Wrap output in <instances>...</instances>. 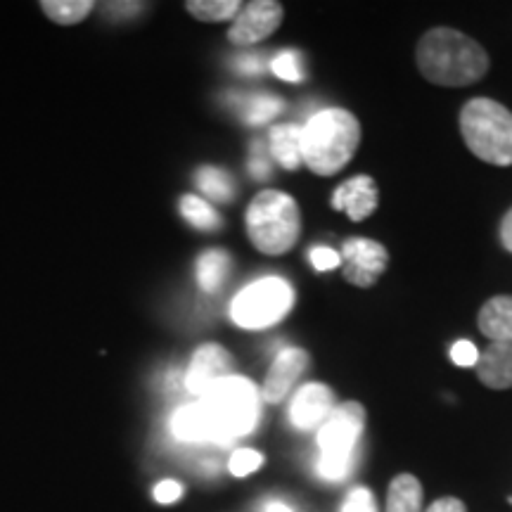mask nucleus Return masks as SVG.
I'll use <instances>...</instances> for the list:
<instances>
[{"instance_id": "1", "label": "nucleus", "mask_w": 512, "mask_h": 512, "mask_svg": "<svg viewBox=\"0 0 512 512\" xmlns=\"http://www.w3.org/2000/svg\"><path fill=\"white\" fill-rule=\"evenodd\" d=\"M420 74L434 86L465 88L489 72V55L475 38L451 27L430 29L415 48Z\"/></svg>"}, {"instance_id": "2", "label": "nucleus", "mask_w": 512, "mask_h": 512, "mask_svg": "<svg viewBox=\"0 0 512 512\" xmlns=\"http://www.w3.org/2000/svg\"><path fill=\"white\" fill-rule=\"evenodd\" d=\"M197 403L207 425L209 444H226L245 437L259 422V389L247 377L228 375L200 396Z\"/></svg>"}, {"instance_id": "3", "label": "nucleus", "mask_w": 512, "mask_h": 512, "mask_svg": "<svg viewBox=\"0 0 512 512\" xmlns=\"http://www.w3.org/2000/svg\"><path fill=\"white\" fill-rule=\"evenodd\" d=\"M361 145V124L339 107L320 110L304 126V164L318 176H335L351 162Z\"/></svg>"}, {"instance_id": "4", "label": "nucleus", "mask_w": 512, "mask_h": 512, "mask_svg": "<svg viewBox=\"0 0 512 512\" xmlns=\"http://www.w3.org/2000/svg\"><path fill=\"white\" fill-rule=\"evenodd\" d=\"M247 233L261 254L278 256L290 252L302 233V214L290 195L264 190L247 209Z\"/></svg>"}, {"instance_id": "5", "label": "nucleus", "mask_w": 512, "mask_h": 512, "mask_svg": "<svg viewBox=\"0 0 512 512\" xmlns=\"http://www.w3.org/2000/svg\"><path fill=\"white\" fill-rule=\"evenodd\" d=\"M460 133L475 157L486 164H512V112L489 98L470 100L460 112Z\"/></svg>"}, {"instance_id": "6", "label": "nucleus", "mask_w": 512, "mask_h": 512, "mask_svg": "<svg viewBox=\"0 0 512 512\" xmlns=\"http://www.w3.org/2000/svg\"><path fill=\"white\" fill-rule=\"evenodd\" d=\"M366 427V408L358 401H344L335 406L328 420L320 425L318 475L328 482H339L351 472L356 460V444Z\"/></svg>"}, {"instance_id": "7", "label": "nucleus", "mask_w": 512, "mask_h": 512, "mask_svg": "<svg viewBox=\"0 0 512 512\" xmlns=\"http://www.w3.org/2000/svg\"><path fill=\"white\" fill-rule=\"evenodd\" d=\"M294 292L283 278H261L247 285L230 304V318L247 330L271 328L292 309Z\"/></svg>"}, {"instance_id": "8", "label": "nucleus", "mask_w": 512, "mask_h": 512, "mask_svg": "<svg viewBox=\"0 0 512 512\" xmlns=\"http://www.w3.org/2000/svg\"><path fill=\"white\" fill-rule=\"evenodd\" d=\"M342 273L347 283L373 287L389 264L387 247L370 238H349L342 245Z\"/></svg>"}, {"instance_id": "9", "label": "nucleus", "mask_w": 512, "mask_h": 512, "mask_svg": "<svg viewBox=\"0 0 512 512\" xmlns=\"http://www.w3.org/2000/svg\"><path fill=\"white\" fill-rule=\"evenodd\" d=\"M285 10L280 3L273 0H256V3L245 5L235 17L233 27L228 31V41L233 46H254L273 34L283 22Z\"/></svg>"}, {"instance_id": "10", "label": "nucleus", "mask_w": 512, "mask_h": 512, "mask_svg": "<svg viewBox=\"0 0 512 512\" xmlns=\"http://www.w3.org/2000/svg\"><path fill=\"white\" fill-rule=\"evenodd\" d=\"M230 366H233V361H230L226 349L219 347V344H204L192 356L188 375H185V389L200 399L214 384L226 380L230 375Z\"/></svg>"}, {"instance_id": "11", "label": "nucleus", "mask_w": 512, "mask_h": 512, "mask_svg": "<svg viewBox=\"0 0 512 512\" xmlns=\"http://www.w3.org/2000/svg\"><path fill=\"white\" fill-rule=\"evenodd\" d=\"M335 394L328 384L311 382L299 389L290 406V422L297 430H316L335 411Z\"/></svg>"}, {"instance_id": "12", "label": "nucleus", "mask_w": 512, "mask_h": 512, "mask_svg": "<svg viewBox=\"0 0 512 512\" xmlns=\"http://www.w3.org/2000/svg\"><path fill=\"white\" fill-rule=\"evenodd\" d=\"M306 368H309V354H306V351L302 349L280 351L271 370H268L264 389H261L264 399L268 403L283 401L285 396L290 394L294 384H297L299 377L306 373Z\"/></svg>"}, {"instance_id": "13", "label": "nucleus", "mask_w": 512, "mask_h": 512, "mask_svg": "<svg viewBox=\"0 0 512 512\" xmlns=\"http://www.w3.org/2000/svg\"><path fill=\"white\" fill-rule=\"evenodd\" d=\"M380 204L375 181L370 176H354L347 183H342L332 195V209L347 211L351 221H363Z\"/></svg>"}, {"instance_id": "14", "label": "nucleus", "mask_w": 512, "mask_h": 512, "mask_svg": "<svg viewBox=\"0 0 512 512\" xmlns=\"http://www.w3.org/2000/svg\"><path fill=\"white\" fill-rule=\"evenodd\" d=\"M477 375L489 389L512 387V339L508 342H491L489 349L479 354Z\"/></svg>"}, {"instance_id": "15", "label": "nucleus", "mask_w": 512, "mask_h": 512, "mask_svg": "<svg viewBox=\"0 0 512 512\" xmlns=\"http://www.w3.org/2000/svg\"><path fill=\"white\" fill-rule=\"evenodd\" d=\"M479 332L491 342H508L512 339V297L489 299L477 316Z\"/></svg>"}, {"instance_id": "16", "label": "nucleus", "mask_w": 512, "mask_h": 512, "mask_svg": "<svg viewBox=\"0 0 512 512\" xmlns=\"http://www.w3.org/2000/svg\"><path fill=\"white\" fill-rule=\"evenodd\" d=\"M304 126L299 124H280L271 131V155L275 162L283 164L285 169H299L304 162Z\"/></svg>"}, {"instance_id": "17", "label": "nucleus", "mask_w": 512, "mask_h": 512, "mask_svg": "<svg viewBox=\"0 0 512 512\" xmlns=\"http://www.w3.org/2000/svg\"><path fill=\"white\" fill-rule=\"evenodd\" d=\"M387 512H422V484L413 475L392 479L387 494Z\"/></svg>"}, {"instance_id": "18", "label": "nucleus", "mask_w": 512, "mask_h": 512, "mask_svg": "<svg viewBox=\"0 0 512 512\" xmlns=\"http://www.w3.org/2000/svg\"><path fill=\"white\" fill-rule=\"evenodd\" d=\"M230 271V254L223 249L204 252L197 261V283L204 292H216Z\"/></svg>"}, {"instance_id": "19", "label": "nucleus", "mask_w": 512, "mask_h": 512, "mask_svg": "<svg viewBox=\"0 0 512 512\" xmlns=\"http://www.w3.org/2000/svg\"><path fill=\"white\" fill-rule=\"evenodd\" d=\"M197 185L209 200L214 202H230L235 195L233 178H230L223 169H216V166H202L197 171Z\"/></svg>"}, {"instance_id": "20", "label": "nucleus", "mask_w": 512, "mask_h": 512, "mask_svg": "<svg viewBox=\"0 0 512 512\" xmlns=\"http://www.w3.org/2000/svg\"><path fill=\"white\" fill-rule=\"evenodd\" d=\"M185 8H188L192 17L202 19V22H226V19L238 17L242 5L238 0H216V3H209V0H192Z\"/></svg>"}, {"instance_id": "21", "label": "nucleus", "mask_w": 512, "mask_h": 512, "mask_svg": "<svg viewBox=\"0 0 512 512\" xmlns=\"http://www.w3.org/2000/svg\"><path fill=\"white\" fill-rule=\"evenodd\" d=\"M41 8L57 24H76L91 12L93 3L91 0H46L41 3Z\"/></svg>"}, {"instance_id": "22", "label": "nucleus", "mask_w": 512, "mask_h": 512, "mask_svg": "<svg viewBox=\"0 0 512 512\" xmlns=\"http://www.w3.org/2000/svg\"><path fill=\"white\" fill-rule=\"evenodd\" d=\"M181 214L185 216V221L192 223L195 228L200 230H214L221 226L219 214L211 209V204H207L200 197L195 195H185L181 200Z\"/></svg>"}, {"instance_id": "23", "label": "nucleus", "mask_w": 512, "mask_h": 512, "mask_svg": "<svg viewBox=\"0 0 512 512\" xmlns=\"http://www.w3.org/2000/svg\"><path fill=\"white\" fill-rule=\"evenodd\" d=\"M283 107V100L273 98V95H252V98L245 100V119L254 126L268 124L283 112Z\"/></svg>"}, {"instance_id": "24", "label": "nucleus", "mask_w": 512, "mask_h": 512, "mask_svg": "<svg viewBox=\"0 0 512 512\" xmlns=\"http://www.w3.org/2000/svg\"><path fill=\"white\" fill-rule=\"evenodd\" d=\"M273 74L283 81H302L304 79V67H302V55L297 50H283L273 57L271 62Z\"/></svg>"}, {"instance_id": "25", "label": "nucleus", "mask_w": 512, "mask_h": 512, "mask_svg": "<svg viewBox=\"0 0 512 512\" xmlns=\"http://www.w3.org/2000/svg\"><path fill=\"white\" fill-rule=\"evenodd\" d=\"M261 465H264V456H261L259 451H252V448H240V451H235L228 463L230 472H233L235 477L252 475V472L259 470Z\"/></svg>"}, {"instance_id": "26", "label": "nucleus", "mask_w": 512, "mask_h": 512, "mask_svg": "<svg viewBox=\"0 0 512 512\" xmlns=\"http://www.w3.org/2000/svg\"><path fill=\"white\" fill-rule=\"evenodd\" d=\"M342 512H377L375 496L370 494L366 486H356L349 491L347 501L342 505Z\"/></svg>"}, {"instance_id": "27", "label": "nucleus", "mask_w": 512, "mask_h": 512, "mask_svg": "<svg viewBox=\"0 0 512 512\" xmlns=\"http://www.w3.org/2000/svg\"><path fill=\"white\" fill-rule=\"evenodd\" d=\"M479 354H482V351H479L472 342H467V339H460V342H456L451 347L453 363H456V366H463V368L477 366Z\"/></svg>"}, {"instance_id": "28", "label": "nucleus", "mask_w": 512, "mask_h": 512, "mask_svg": "<svg viewBox=\"0 0 512 512\" xmlns=\"http://www.w3.org/2000/svg\"><path fill=\"white\" fill-rule=\"evenodd\" d=\"M309 256H311V264L316 271H332V268H337L339 264H342L339 254L330 247H313Z\"/></svg>"}, {"instance_id": "29", "label": "nucleus", "mask_w": 512, "mask_h": 512, "mask_svg": "<svg viewBox=\"0 0 512 512\" xmlns=\"http://www.w3.org/2000/svg\"><path fill=\"white\" fill-rule=\"evenodd\" d=\"M249 174L254 178H259V181H264V178L271 174V164H268V155L264 152V147L256 143L252 147V157H249Z\"/></svg>"}, {"instance_id": "30", "label": "nucleus", "mask_w": 512, "mask_h": 512, "mask_svg": "<svg viewBox=\"0 0 512 512\" xmlns=\"http://www.w3.org/2000/svg\"><path fill=\"white\" fill-rule=\"evenodd\" d=\"M181 496H183V486L174 482V479H164V482H159L155 486V501L162 505L176 503Z\"/></svg>"}, {"instance_id": "31", "label": "nucleus", "mask_w": 512, "mask_h": 512, "mask_svg": "<svg viewBox=\"0 0 512 512\" xmlns=\"http://www.w3.org/2000/svg\"><path fill=\"white\" fill-rule=\"evenodd\" d=\"M235 64H238L240 72H245V74H261L266 69L264 57H259V55H240L238 60H235Z\"/></svg>"}, {"instance_id": "32", "label": "nucleus", "mask_w": 512, "mask_h": 512, "mask_svg": "<svg viewBox=\"0 0 512 512\" xmlns=\"http://www.w3.org/2000/svg\"><path fill=\"white\" fill-rule=\"evenodd\" d=\"M425 512H467V508L463 501H458V498H439V501H434Z\"/></svg>"}, {"instance_id": "33", "label": "nucleus", "mask_w": 512, "mask_h": 512, "mask_svg": "<svg viewBox=\"0 0 512 512\" xmlns=\"http://www.w3.org/2000/svg\"><path fill=\"white\" fill-rule=\"evenodd\" d=\"M143 8V5H138V3H110L107 5V10H110V15H121V17H131V15H136V12Z\"/></svg>"}, {"instance_id": "34", "label": "nucleus", "mask_w": 512, "mask_h": 512, "mask_svg": "<svg viewBox=\"0 0 512 512\" xmlns=\"http://www.w3.org/2000/svg\"><path fill=\"white\" fill-rule=\"evenodd\" d=\"M501 242L508 252H512V209L503 216L501 221Z\"/></svg>"}, {"instance_id": "35", "label": "nucleus", "mask_w": 512, "mask_h": 512, "mask_svg": "<svg viewBox=\"0 0 512 512\" xmlns=\"http://www.w3.org/2000/svg\"><path fill=\"white\" fill-rule=\"evenodd\" d=\"M266 512H292V510L287 508V505H283V503H268Z\"/></svg>"}, {"instance_id": "36", "label": "nucleus", "mask_w": 512, "mask_h": 512, "mask_svg": "<svg viewBox=\"0 0 512 512\" xmlns=\"http://www.w3.org/2000/svg\"><path fill=\"white\" fill-rule=\"evenodd\" d=\"M510 503H512V498H510Z\"/></svg>"}]
</instances>
